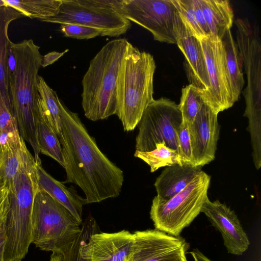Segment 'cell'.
Listing matches in <instances>:
<instances>
[{"mask_svg": "<svg viewBox=\"0 0 261 261\" xmlns=\"http://www.w3.org/2000/svg\"><path fill=\"white\" fill-rule=\"evenodd\" d=\"M127 261H129V260H127Z\"/></svg>", "mask_w": 261, "mask_h": 261, "instance_id": "cell-42", "label": "cell"}, {"mask_svg": "<svg viewBox=\"0 0 261 261\" xmlns=\"http://www.w3.org/2000/svg\"><path fill=\"white\" fill-rule=\"evenodd\" d=\"M226 68L234 102L238 101L244 85L243 63L239 51L230 29L227 30L221 39Z\"/></svg>", "mask_w": 261, "mask_h": 261, "instance_id": "cell-22", "label": "cell"}, {"mask_svg": "<svg viewBox=\"0 0 261 261\" xmlns=\"http://www.w3.org/2000/svg\"><path fill=\"white\" fill-rule=\"evenodd\" d=\"M240 55L245 67L247 85L243 91L246 103L244 116L248 119L247 129L251 133L261 130V44L257 24L247 19L235 20Z\"/></svg>", "mask_w": 261, "mask_h": 261, "instance_id": "cell-9", "label": "cell"}, {"mask_svg": "<svg viewBox=\"0 0 261 261\" xmlns=\"http://www.w3.org/2000/svg\"><path fill=\"white\" fill-rule=\"evenodd\" d=\"M206 64L210 88L203 94L204 103L218 114L234 103L227 75L221 40L210 37L199 39Z\"/></svg>", "mask_w": 261, "mask_h": 261, "instance_id": "cell-12", "label": "cell"}, {"mask_svg": "<svg viewBox=\"0 0 261 261\" xmlns=\"http://www.w3.org/2000/svg\"><path fill=\"white\" fill-rule=\"evenodd\" d=\"M61 125L58 138L66 175L65 182L78 186L87 204L119 196L123 172L101 152L78 114L64 105Z\"/></svg>", "mask_w": 261, "mask_h": 261, "instance_id": "cell-1", "label": "cell"}, {"mask_svg": "<svg viewBox=\"0 0 261 261\" xmlns=\"http://www.w3.org/2000/svg\"><path fill=\"white\" fill-rule=\"evenodd\" d=\"M199 26L205 37H210L199 0H192Z\"/></svg>", "mask_w": 261, "mask_h": 261, "instance_id": "cell-34", "label": "cell"}, {"mask_svg": "<svg viewBox=\"0 0 261 261\" xmlns=\"http://www.w3.org/2000/svg\"><path fill=\"white\" fill-rule=\"evenodd\" d=\"M13 261H22V260H13Z\"/></svg>", "mask_w": 261, "mask_h": 261, "instance_id": "cell-41", "label": "cell"}, {"mask_svg": "<svg viewBox=\"0 0 261 261\" xmlns=\"http://www.w3.org/2000/svg\"><path fill=\"white\" fill-rule=\"evenodd\" d=\"M134 240V233L126 230L94 232L82 244L81 255L86 261H127L132 254Z\"/></svg>", "mask_w": 261, "mask_h": 261, "instance_id": "cell-15", "label": "cell"}, {"mask_svg": "<svg viewBox=\"0 0 261 261\" xmlns=\"http://www.w3.org/2000/svg\"><path fill=\"white\" fill-rule=\"evenodd\" d=\"M16 129H18L16 121L0 95V134Z\"/></svg>", "mask_w": 261, "mask_h": 261, "instance_id": "cell-32", "label": "cell"}, {"mask_svg": "<svg viewBox=\"0 0 261 261\" xmlns=\"http://www.w3.org/2000/svg\"><path fill=\"white\" fill-rule=\"evenodd\" d=\"M134 156L145 162L151 172H154L163 167L174 164L182 165L177 151L170 148L163 143L156 144L155 149L149 151L135 150Z\"/></svg>", "mask_w": 261, "mask_h": 261, "instance_id": "cell-26", "label": "cell"}, {"mask_svg": "<svg viewBox=\"0 0 261 261\" xmlns=\"http://www.w3.org/2000/svg\"><path fill=\"white\" fill-rule=\"evenodd\" d=\"M204 103L202 91L195 86L189 84L181 90L178 105L182 116V122L189 126Z\"/></svg>", "mask_w": 261, "mask_h": 261, "instance_id": "cell-27", "label": "cell"}, {"mask_svg": "<svg viewBox=\"0 0 261 261\" xmlns=\"http://www.w3.org/2000/svg\"><path fill=\"white\" fill-rule=\"evenodd\" d=\"M217 116L204 103L188 126L194 166L202 167L215 158L220 129Z\"/></svg>", "mask_w": 261, "mask_h": 261, "instance_id": "cell-14", "label": "cell"}, {"mask_svg": "<svg viewBox=\"0 0 261 261\" xmlns=\"http://www.w3.org/2000/svg\"><path fill=\"white\" fill-rule=\"evenodd\" d=\"M182 122L178 105L170 99H153L147 107L138 124L136 150L149 151L163 143L178 153L177 133Z\"/></svg>", "mask_w": 261, "mask_h": 261, "instance_id": "cell-10", "label": "cell"}, {"mask_svg": "<svg viewBox=\"0 0 261 261\" xmlns=\"http://www.w3.org/2000/svg\"><path fill=\"white\" fill-rule=\"evenodd\" d=\"M128 43L125 38L111 40L91 60L82 81L81 94L84 115L90 120L116 115L117 80Z\"/></svg>", "mask_w": 261, "mask_h": 261, "instance_id": "cell-3", "label": "cell"}, {"mask_svg": "<svg viewBox=\"0 0 261 261\" xmlns=\"http://www.w3.org/2000/svg\"><path fill=\"white\" fill-rule=\"evenodd\" d=\"M9 205V189L3 182L0 185V220L7 217Z\"/></svg>", "mask_w": 261, "mask_h": 261, "instance_id": "cell-33", "label": "cell"}, {"mask_svg": "<svg viewBox=\"0 0 261 261\" xmlns=\"http://www.w3.org/2000/svg\"><path fill=\"white\" fill-rule=\"evenodd\" d=\"M121 0H62L57 14L41 19L61 24H76L99 30L101 36L118 37L130 28L121 13Z\"/></svg>", "mask_w": 261, "mask_h": 261, "instance_id": "cell-8", "label": "cell"}, {"mask_svg": "<svg viewBox=\"0 0 261 261\" xmlns=\"http://www.w3.org/2000/svg\"><path fill=\"white\" fill-rule=\"evenodd\" d=\"M82 231V224L67 209L45 191L37 190L32 213V244L63 255Z\"/></svg>", "mask_w": 261, "mask_h": 261, "instance_id": "cell-6", "label": "cell"}, {"mask_svg": "<svg viewBox=\"0 0 261 261\" xmlns=\"http://www.w3.org/2000/svg\"><path fill=\"white\" fill-rule=\"evenodd\" d=\"M178 14L185 25L198 39L205 37L196 16L192 0H172Z\"/></svg>", "mask_w": 261, "mask_h": 261, "instance_id": "cell-28", "label": "cell"}, {"mask_svg": "<svg viewBox=\"0 0 261 261\" xmlns=\"http://www.w3.org/2000/svg\"><path fill=\"white\" fill-rule=\"evenodd\" d=\"M60 31L64 37L77 39H89L101 35L96 29L76 24H61Z\"/></svg>", "mask_w": 261, "mask_h": 261, "instance_id": "cell-31", "label": "cell"}, {"mask_svg": "<svg viewBox=\"0 0 261 261\" xmlns=\"http://www.w3.org/2000/svg\"><path fill=\"white\" fill-rule=\"evenodd\" d=\"M96 223L95 219L89 216L82 223V231L75 239L69 249L63 255V261H86L80 253L83 243L93 233L96 232Z\"/></svg>", "mask_w": 261, "mask_h": 261, "instance_id": "cell-29", "label": "cell"}, {"mask_svg": "<svg viewBox=\"0 0 261 261\" xmlns=\"http://www.w3.org/2000/svg\"><path fill=\"white\" fill-rule=\"evenodd\" d=\"M24 16L10 6L0 7V95L11 111L9 88V59L10 40L8 30L11 21Z\"/></svg>", "mask_w": 261, "mask_h": 261, "instance_id": "cell-20", "label": "cell"}, {"mask_svg": "<svg viewBox=\"0 0 261 261\" xmlns=\"http://www.w3.org/2000/svg\"><path fill=\"white\" fill-rule=\"evenodd\" d=\"M177 143L182 165L194 166L188 126L183 122L178 130Z\"/></svg>", "mask_w": 261, "mask_h": 261, "instance_id": "cell-30", "label": "cell"}, {"mask_svg": "<svg viewBox=\"0 0 261 261\" xmlns=\"http://www.w3.org/2000/svg\"><path fill=\"white\" fill-rule=\"evenodd\" d=\"M6 218L0 220V261H4V251L7 241L5 230Z\"/></svg>", "mask_w": 261, "mask_h": 261, "instance_id": "cell-36", "label": "cell"}, {"mask_svg": "<svg viewBox=\"0 0 261 261\" xmlns=\"http://www.w3.org/2000/svg\"><path fill=\"white\" fill-rule=\"evenodd\" d=\"M153 56L129 42L117 83V112L123 129L128 132L138 125L148 105L154 99Z\"/></svg>", "mask_w": 261, "mask_h": 261, "instance_id": "cell-5", "label": "cell"}, {"mask_svg": "<svg viewBox=\"0 0 261 261\" xmlns=\"http://www.w3.org/2000/svg\"><path fill=\"white\" fill-rule=\"evenodd\" d=\"M38 189L48 194L63 205L81 224L83 223V209L87 204L74 188L66 187L48 173L42 167L41 159L36 161Z\"/></svg>", "mask_w": 261, "mask_h": 261, "instance_id": "cell-18", "label": "cell"}, {"mask_svg": "<svg viewBox=\"0 0 261 261\" xmlns=\"http://www.w3.org/2000/svg\"><path fill=\"white\" fill-rule=\"evenodd\" d=\"M4 182V174L3 171L2 166V151L0 146V185Z\"/></svg>", "mask_w": 261, "mask_h": 261, "instance_id": "cell-39", "label": "cell"}, {"mask_svg": "<svg viewBox=\"0 0 261 261\" xmlns=\"http://www.w3.org/2000/svg\"><path fill=\"white\" fill-rule=\"evenodd\" d=\"M69 51L68 49H66L63 52H57V51H51L47 53L45 56L42 57L41 61V67H45L48 65H50L55 62H56L59 59L63 56L65 54Z\"/></svg>", "mask_w": 261, "mask_h": 261, "instance_id": "cell-35", "label": "cell"}, {"mask_svg": "<svg viewBox=\"0 0 261 261\" xmlns=\"http://www.w3.org/2000/svg\"><path fill=\"white\" fill-rule=\"evenodd\" d=\"M201 212L221 233L228 253L240 255L248 249L250 244L248 236L234 212L225 204L208 199Z\"/></svg>", "mask_w": 261, "mask_h": 261, "instance_id": "cell-16", "label": "cell"}, {"mask_svg": "<svg viewBox=\"0 0 261 261\" xmlns=\"http://www.w3.org/2000/svg\"><path fill=\"white\" fill-rule=\"evenodd\" d=\"M175 32L176 44L186 61L185 68L192 84L205 94L210 88V82L204 54L199 39L193 35L180 19L177 11Z\"/></svg>", "mask_w": 261, "mask_h": 261, "instance_id": "cell-17", "label": "cell"}, {"mask_svg": "<svg viewBox=\"0 0 261 261\" xmlns=\"http://www.w3.org/2000/svg\"><path fill=\"white\" fill-rule=\"evenodd\" d=\"M129 261H188L189 245L186 240L157 229L134 233Z\"/></svg>", "mask_w": 261, "mask_h": 261, "instance_id": "cell-13", "label": "cell"}, {"mask_svg": "<svg viewBox=\"0 0 261 261\" xmlns=\"http://www.w3.org/2000/svg\"><path fill=\"white\" fill-rule=\"evenodd\" d=\"M211 176L200 171L181 191L166 200L154 197L150 211L155 229L179 236L201 213L208 199Z\"/></svg>", "mask_w": 261, "mask_h": 261, "instance_id": "cell-7", "label": "cell"}, {"mask_svg": "<svg viewBox=\"0 0 261 261\" xmlns=\"http://www.w3.org/2000/svg\"><path fill=\"white\" fill-rule=\"evenodd\" d=\"M49 261H63V255L57 253H52Z\"/></svg>", "mask_w": 261, "mask_h": 261, "instance_id": "cell-38", "label": "cell"}, {"mask_svg": "<svg viewBox=\"0 0 261 261\" xmlns=\"http://www.w3.org/2000/svg\"><path fill=\"white\" fill-rule=\"evenodd\" d=\"M120 9L129 21L148 30L154 40L176 44L177 10L172 0H121Z\"/></svg>", "mask_w": 261, "mask_h": 261, "instance_id": "cell-11", "label": "cell"}, {"mask_svg": "<svg viewBox=\"0 0 261 261\" xmlns=\"http://www.w3.org/2000/svg\"><path fill=\"white\" fill-rule=\"evenodd\" d=\"M37 140L40 153L51 158L63 167L64 161L59 138L40 114L37 126Z\"/></svg>", "mask_w": 261, "mask_h": 261, "instance_id": "cell-25", "label": "cell"}, {"mask_svg": "<svg viewBox=\"0 0 261 261\" xmlns=\"http://www.w3.org/2000/svg\"><path fill=\"white\" fill-rule=\"evenodd\" d=\"M7 6L21 13L24 16L39 20L56 15L62 0H4Z\"/></svg>", "mask_w": 261, "mask_h": 261, "instance_id": "cell-24", "label": "cell"}, {"mask_svg": "<svg viewBox=\"0 0 261 261\" xmlns=\"http://www.w3.org/2000/svg\"><path fill=\"white\" fill-rule=\"evenodd\" d=\"M32 39L11 41L9 59V88L12 113L19 134L32 148L34 159L39 158L37 126L39 118L38 72L43 56Z\"/></svg>", "mask_w": 261, "mask_h": 261, "instance_id": "cell-2", "label": "cell"}, {"mask_svg": "<svg viewBox=\"0 0 261 261\" xmlns=\"http://www.w3.org/2000/svg\"><path fill=\"white\" fill-rule=\"evenodd\" d=\"M6 6V5L4 2V0H0V7Z\"/></svg>", "mask_w": 261, "mask_h": 261, "instance_id": "cell-40", "label": "cell"}, {"mask_svg": "<svg viewBox=\"0 0 261 261\" xmlns=\"http://www.w3.org/2000/svg\"><path fill=\"white\" fill-rule=\"evenodd\" d=\"M194 261H212L197 249H195L190 252Z\"/></svg>", "mask_w": 261, "mask_h": 261, "instance_id": "cell-37", "label": "cell"}, {"mask_svg": "<svg viewBox=\"0 0 261 261\" xmlns=\"http://www.w3.org/2000/svg\"><path fill=\"white\" fill-rule=\"evenodd\" d=\"M24 141L18 129L0 134L4 182L8 188L19 167L21 146Z\"/></svg>", "mask_w": 261, "mask_h": 261, "instance_id": "cell-23", "label": "cell"}, {"mask_svg": "<svg viewBox=\"0 0 261 261\" xmlns=\"http://www.w3.org/2000/svg\"><path fill=\"white\" fill-rule=\"evenodd\" d=\"M8 189L10 205L5 223L4 261L22 260L32 244V213L38 190L36 162L24 141L19 167Z\"/></svg>", "mask_w": 261, "mask_h": 261, "instance_id": "cell-4", "label": "cell"}, {"mask_svg": "<svg viewBox=\"0 0 261 261\" xmlns=\"http://www.w3.org/2000/svg\"><path fill=\"white\" fill-rule=\"evenodd\" d=\"M210 38L221 40L232 25L233 11L227 0H199Z\"/></svg>", "mask_w": 261, "mask_h": 261, "instance_id": "cell-21", "label": "cell"}, {"mask_svg": "<svg viewBox=\"0 0 261 261\" xmlns=\"http://www.w3.org/2000/svg\"><path fill=\"white\" fill-rule=\"evenodd\" d=\"M201 169V167L179 164L167 167L155 181L156 196L162 200L170 199L184 189Z\"/></svg>", "mask_w": 261, "mask_h": 261, "instance_id": "cell-19", "label": "cell"}]
</instances>
